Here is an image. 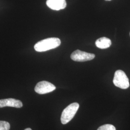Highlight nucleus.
<instances>
[{"label": "nucleus", "mask_w": 130, "mask_h": 130, "mask_svg": "<svg viewBox=\"0 0 130 130\" xmlns=\"http://www.w3.org/2000/svg\"><path fill=\"white\" fill-rule=\"evenodd\" d=\"M60 40L58 38H49L38 42L34 45V49L38 52L47 51L60 46Z\"/></svg>", "instance_id": "nucleus-1"}, {"label": "nucleus", "mask_w": 130, "mask_h": 130, "mask_svg": "<svg viewBox=\"0 0 130 130\" xmlns=\"http://www.w3.org/2000/svg\"><path fill=\"white\" fill-rule=\"evenodd\" d=\"M46 5L50 9L58 11L65 9L67 3L66 0H47Z\"/></svg>", "instance_id": "nucleus-7"}, {"label": "nucleus", "mask_w": 130, "mask_h": 130, "mask_svg": "<svg viewBox=\"0 0 130 130\" xmlns=\"http://www.w3.org/2000/svg\"><path fill=\"white\" fill-rule=\"evenodd\" d=\"M95 45L98 48L100 49H106L111 45V40L105 37L100 38L95 42Z\"/></svg>", "instance_id": "nucleus-8"}, {"label": "nucleus", "mask_w": 130, "mask_h": 130, "mask_svg": "<svg viewBox=\"0 0 130 130\" xmlns=\"http://www.w3.org/2000/svg\"><path fill=\"white\" fill-rule=\"evenodd\" d=\"M70 57L72 60L75 61L85 62L92 60L95 57V55L93 54L77 50L71 54Z\"/></svg>", "instance_id": "nucleus-4"}, {"label": "nucleus", "mask_w": 130, "mask_h": 130, "mask_svg": "<svg viewBox=\"0 0 130 130\" xmlns=\"http://www.w3.org/2000/svg\"><path fill=\"white\" fill-rule=\"evenodd\" d=\"M79 108V104L73 103L66 107L62 113L61 121L62 124H65L71 121L77 113Z\"/></svg>", "instance_id": "nucleus-2"}, {"label": "nucleus", "mask_w": 130, "mask_h": 130, "mask_svg": "<svg viewBox=\"0 0 130 130\" xmlns=\"http://www.w3.org/2000/svg\"><path fill=\"white\" fill-rule=\"evenodd\" d=\"M113 82L116 87L122 89L128 88L130 86L128 78L125 73L121 70H118L115 72Z\"/></svg>", "instance_id": "nucleus-3"}, {"label": "nucleus", "mask_w": 130, "mask_h": 130, "mask_svg": "<svg viewBox=\"0 0 130 130\" xmlns=\"http://www.w3.org/2000/svg\"><path fill=\"white\" fill-rule=\"evenodd\" d=\"M106 1H111V0H106Z\"/></svg>", "instance_id": "nucleus-12"}, {"label": "nucleus", "mask_w": 130, "mask_h": 130, "mask_svg": "<svg viewBox=\"0 0 130 130\" xmlns=\"http://www.w3.org/2000/svg\"><path fill=\"white\" fill-rule=\"evenodd\" d=\"M24 130H32L30 128H27L26 129H25Z\"/></svg>", "instance_id": "nucleus-11"}, {"label": "nucleus", "mask_w": 130, "mask_h": 130, "mask_svg": "<svg viewBox=\"0 0 130 130\" xmlns=\"http://www.w3.org/2000/svg\"><path fill=\"white\" fill-rule=\"evenodd\" d=\"M56 89V86L51 83L47 81H42L36 84L35 91L39 94H43L52 92Z\"/></svg>", "instance_id": "nucleus-5"}, {"label": "nucleus", "mask_w": 130, "mask_h": 130, "mask_svg": "<svg viewBox=\"0 0 130 130\" xmlns=\"http://www.w3.org/2000/svg\"></svg>", "instance_id": "nucleus-13"}, {"label": "nucleus", "mask_w": 130, "mask_h": 130, "mask_svg": "<svg viewBox=\"0 0 130 130\" xmlns=\"http://www.w3.org/2000/svg\"><path fill=\"white\" fill-rule=\"evenodd\" d=\"M98 130H116L115 127L111 124H105L99 127Z\"/></svg>", "instance_id": "nucleus-10"}, {"label": "nucleus", "mask_w": 130, "mask_h": 130, "mask_svg": "<svg viewBox=\"0 0 130 130\" xmlns=\"http://www.w3.org/2000/svg\"><path fill=\"white\" fill-rule=\"evenodd\" d=\"M11 107L15 108H21L23 107V103L19 100L14 98H7L0 100V107Z\"/></svg>", "instance_id": "nucleus-6"}, {"label": "nucleus", "mask_w": 130, "mask_h": 130, "mask_svg": "<svg viewBox=\"0 0 130 130\" xmlns=\"http://www.w3.org/2000/svg\"><path fill=\"white\" fill-rule=\"evenodd\" d=\"M9 123L5 121H0V130H9Z\"/></svg>", "instance_id": "nucleus-9"}]
</instances>
